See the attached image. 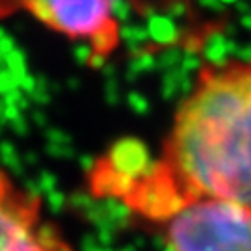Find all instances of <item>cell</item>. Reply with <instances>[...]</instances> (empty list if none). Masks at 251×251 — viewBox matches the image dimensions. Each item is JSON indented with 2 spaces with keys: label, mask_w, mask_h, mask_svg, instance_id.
<instances>
[{
  "label": "cell",
  "mask_w": 251,
  "mask_h": 251,
  "mask_svg": "<svg viewBox=\"0 0 251 251\" xmlns=\"http://www.w3.org/2000/svg\"><path fill=\"white\" fill-rule=\"evenodd\" d=\"M123 198L164 222L201 198L251 208V56L199 67L173 116L162 156Z\"/></svg>",
  "instance_id": "6da1fadb"
},
{
  "label": "cell",
  "mask_w": 251,
  "mask_h": 251,
  "mask_svg": "<svg viewBox=\"0 0 251 251\" xmlns=\"http://www.w3.org/2000/svg\"><path fill=\"white\" fill-rule=\"evenodd\" d=\"M170 251H251V208L214 198L194 199L166 220Z\"/></svg>",
  "instance_id": "3957f363"
},
{
  "label": "cell",
  "mask_w": 251,
  "mask_h": 251,
  "mask_svg": "<svg viewBox=\"0 0 251 251\" xmlns=\"http://www.w3.org/2000/svg\"><path fill=\"white\" fill-rule=\"evenodd\" d=\"M0 251H73L45 218L41 199L0 170Z\"/></svg>",
  "instance_id": "277c9868"
},
{
  "label": "cell",
  "mask_w": 251,
  "mask_h": 251,
  "mask_svg": "<svg viewBox=\"0 0 251 251\" xmlns=\"http://www.w3.org/2000/svg\"><path fill=\"white\" fill-rule=\"evenodd\" d=\"M119 0H0V19L25 11L52 32L80 41L90 62L100 63L117 50L121 26L116 8Z\"/></svg>",
  "instance_id": "7a4b0ae2"
}]
</instances>
